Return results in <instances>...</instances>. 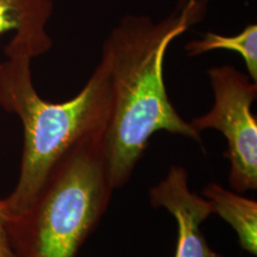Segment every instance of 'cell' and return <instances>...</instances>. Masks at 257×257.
<instances>
[{
  "mask_svg": "<svg viewBox=\"0 0 257 257\" xmlns=\"http://www.w3.org/2000/svg\"><path fill=\"white\" fill-rule=\"evenodd\" d=\"M208 3L180 0L174 11L159 22L143 15H126L106 38L101 57L110 73L112 107L102 142L113 189L127 184L157 131L200 142V134L170 101L163 63L172 42L200 23Z\"/></svg>",
  "mask_w": 257,
  "mask_h": 257,
  "instance_id": "6da1fadb",
  "label": "cell"
},
{
  "mask_svg": "<svg viewBox=\"0 0 257 257\" xmlns=\"http://www.w3.org/2000/svg\"><path fill=\"white\" fill-rule=\"evenodd\" d=\"M0 62V107L15 113L23 126V152L17 185L2 199L6 216L22 213L36 199L56 163L83 138L105 133L112 107V87L104 57L75 96L49 102L38 94L25 53Z\"/></svg>",
  "mask_w": 257,
  "mask_h": 257,
  "instance_id": "7a4b0ae2",
  "label": "cell"
},
{
  "mask_svg": "<svg viewBox=\"0 0 257 257\" xmlns=\"http://www.w3.org/2000/svg\"><path fill=\"white\" fill-rule=\"evenodd\" d=\"M104 133L83 138L62 156L36 199L6 216L14 257H76L110 205Z\"/></svg>",
  "mask_w": 257,
  "mask_h": 257,
  "instance_id": "3957f363",
  "label": "cell"
},
{
  "mask_svg": "<svg viewBox=\"0 0 257 257\" xmlns=\"http://www.w3.org/2000/svg\"><path fill=\"white\" fill-rule=\"evenodd\" d=\"M213 105L194 118L191 125L199 134L216 128L227 141L224 156L230 161L229 181L238 193L257 188V121L251 113L257 98V82L236 67L217 66L208 69Z\"/></svg>",
  "mask_w": 257,
  "mask_h": 257,
  "instance_id": "277c9868",
  "label": "cell"
},
{
  "mask_svg": "<svg viewBox=\"0 0 257 257\" xmlns=\"http://www.w3.org/2000/svg\"><path fill=\"white\" fill-rule=\"evenodd\" d=\"M154 207H163L178 224L175 257H224L213 251L201 232L200 225L213 213L206 198L189 189L185 168L173 166L168 174L149 192Z\"/></svg>",
  "mask_w": 257,
  "mask_h": 257,
  "instance_id": "5b68a950",
  "label": "cell"
},
{
  "mask_svg": "<svg viewBox=\"0 0 257 257\" xmlns=\"http://www.w3.org/2000/svg\"><path fill=\"white\" fill-rule=\"evenodd\" d=\"M54 14L53 0H0V36L14 32L4 54L25 53L32 59L53 48L47 25Z\"/></svg>",
  "mask_w": 257,
  "mask_h": 257,
  "instance_id": "8992f818",
  "label": "cell"
},
{
  "mask_svg": "<svg viewBox=\"0 0 257 257\" xmlns=\"http://www.w3.org/2000/svg\"><path fill=\"white\" fill-rule=\"evenodd\" d=\"M213 207L231 225L238 237L240 248L249 253H257V202L238 193L230 192L218 184H210L202 191Z\"/></svg>",
  "mask_w": 257,
  "mask_h": 257,
  "instance_id": "52a82bcc",
  "label": "cell"
},
{
  "mask_svg": "<svg viewBox=\"0 0 257 257\" xmlns=\"http://www.w3.org/2000/svg\"><path fill=\"white\" fill-rule=\"evenodd\" d=\"M189 56H198L213 50L236 51L244 60L248 75L257 82V25L249 24L234 36L207 32L200 40L188 42L185 46Z\"/></svg>",
  "mask_w": 257,
  "mask_h": 257,
  "instance_id": "ba28073f",
  "label": "cell"
},
{
  "mask_svg": "<svg viewBox=\"0 0 257 257\" xmlns=\"http://www.w3.org/2000/svg\"><path fill=\"white\" fill-rule=\"evenodd\" d=\"M0 257H14L10 245L8 229H6V214L2 200H0Z\"/></svg>",
  "mask_w": 257,
  "mask_h": 257,
  "instance_id": "9c48e42d",
  "label": "cell"
}]
</instances>
